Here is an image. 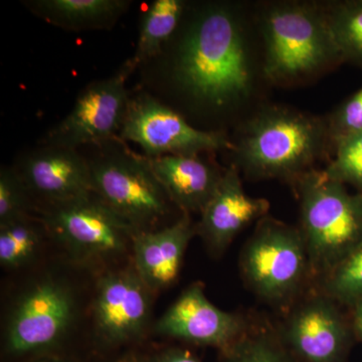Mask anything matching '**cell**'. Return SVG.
I'll return each instance as SVG.
<instances>
[{"mask_svg": "<svg viewBox=\"0 0 362 362\" xmlns=\"http://www.w3.org/2000/svg\"><path fill=\"white\" fill-rule=\"evenodd\" d=\"M324 13L341 59L362 68V0L332 4Z\"/></svg>", "mask_w": 362, "mask_h": 362, "instance_id": "cell-20", "label": "cell"}, {"mask_svg": "<svg viewBox=\"0 0 362 362\" xmlns=\"http://www.w3.org/2000/svg\"><path fill=\"white\" fill-rule=\"evenodd\" d=\"M226 350V362H295L282 339L267 331L246 332Z\"/></svg>", "mask_w": 362, "mask_h": 362, "instance_id": "cell-23", "label": "cell"}, {"mask_svg": "<svg viewBox=\"0 0 362 362\" xmlns=\"http://www.w3.org/2000/svg\"><path fill=\"white\" fill-rule=\"evenodd\" d=\"M138 362H202L187 351L178 347H169L157 351L151 356L143 357Z\"/></svg>", "mask_w": 362, "mask_h": 362, "instance_id": "cell-27", "label": "cell"}, {"mask_svg": "<svg viewBox=\"0 0 362 362\" xmlns=\"http://www.w3.org/2000/svg\"><path fill=\"white\" fill-rule=\"evenodd\" d=\"M28 362H74L69 361V359L63 358V357L49 356V354H45V356H35L33 357L32 361Z\"/></svg>", "mask_w": 362, "mask_h": 362, "instance_id": "cell-29", "label": "cell"}, {"mask_svg": "<svg viewBox=\"0 0 362 362\" xmlns=\"http://www.w3.org/2000/svg\"><path fill=\"white\" fill-rule=\"evenodd\" d=\"M185 4L181 0H156L143 14L134 56L129 61L137 68L157 56L180 23Z\"/></svg>", "mask_w": 362, "mask_h": 362, "instance_id": "cell-19", "label": "cell"}, {"mask_svg": "<svg viewBox=\"0 0 362 362\" xmlns=\"http://www.w3.org/2000/svg\"><path fill=\"white\" fill-rule=\"evenodd\" d=\"M42 243V233L30 216L0 226V265L21 268L35 259Z\"/></svg>", "mask_w": 362, "mask_h": 362, "instance_id": "cell-21", "label": "cell"}, {"mask_svg": "<svg viewBox=\"0 0 362 362\" xmlns=\"http://www.w3.org/2000/svg\"><path fill=\"white\" fill-rule=\"evenodd\" d=\"M324 294L352 308L362 300V243L323 276Z\"/></svg>", "mask_w": 362, "mask_h": 362, "instance_id": "cell-22", "label": "cell"}, {"mask_svg": "<svg viewBox=\"0 0 362 362\" xmlns=\"http://www.w3.org/2000/svg\"><path fill=\"white\" fill-rule=\"evenodd\" d=\"M134 70L127 61L115 75L88 86L71 113L47 132L42 143L76 150L82 145L103 146L116 139L129 103L126 81Z\"/></svg>", "mask_w": 362, "mask_h": 362, "instance_id": "cell-10", "label": "cell"}, {"mask_svg": "<svg viewBox=\"0 0 362 362\" xmlns=\"http://www.w3.org/2000/svg\"><path fill=\"white\" fill-rule=\"evenodd\" d=\"M332 298L321 293L307 298L288 315L283 343L302 362H343L354 328Z\"/></svg>", "mask_w": 362, "mask_h": 362, "instance_id": "cell-11", "label": "cell"}, {"mask_svg": "<svg viewBox=\"0 0 362 362\" xmlns=\"http://www.w3.org/2000/svg\"><path fill=\"white\" fill-rule=\"evenodd\" d=\"M30 192L16 169L0 171V226L28 216Z\"/></svg>", "mask_w": 362, "mask_h": 362, "instance_id": "cell-25", "label": "cell"}, {"mask_svg": "<svg viewBox=\"0 0 362 362\" xmlns=\"http://www.w3.org/2000/svg\"><path fill=\"white\" fill-rule=\"evenodd\" d=\"M264 73L273 82H290L341 59L325 13L315 6L279 4L264 18Z\"/></svg>", "mask_w": 362, "mask_h": 362, "instance_id": "cell-4", "label": "cell"}, {"mask_svg": "<svg viewBox=\"0 0 362 362\" xmlns=\"http://www.w3.org/2000/svg\"><path fill=\"white\" fill-rule=\"evenodd\" d=\"M247 329L242 316L211 303L199 283L188 286L154 325L162 337L223 349L232 346Z\"/></svg>", "mask_w": 362, "mask_h": 362, "instance_id": "cell-13", "label": "cell"}, {"mask_svg": "<svg viewBox=\"0 0 362 362\" xmlns=\"http://www.w3.org/2000/svg\"><path fill=\"white\" fill-rule=\"evenodd\" d=\"M18 171L30 194L51 204L93 192L89 162L75 149L45 145L26 156Z\"/></svg>", "mask_w": 362, "mask_h": 362, "instance_id": "cell-15", "label": "cell"}, {"mask_svg": "<svg viewBox=\"0 0 362 362\" xmlns=\"http://www.w3.org/2000/svg\"><path fill=\"white\" fill-rule=\"evenodd\" d=\"M352 328L362 342V300L352 307Z\"/></svg>", "mask_w": 362, "mask_h": 362, "instance_id": "cell-28", "label": "cell"}, {"mask_svg": "<svg viewBox=\"0 0 362 362\" xmlns=\"http://www.w3.org/2000/svg\"><path fill=\"white\" fill-rule=\"evenodd\" d=\"M153 294L134 267L103 274L93 304L98 337L109 345L141 338L148 327Z\"/></svg>", "mask_w": 362, "mask_h": 362, "instance_id": "cell-12", "label": "cell"}, {"mask_svg": "<svg viewBox=\"0 0 362 362\" xmlns=\"http://www.w3.org/2000/svg\"><path fill=\"white\" fill-rule=\"evenodd\" d=\"M310 272L325 276L362 243V194L311 169L296 181Z\"/></svg>", "mask_w": 362, "mask_h": 362, "instance_id": "cell-3", "label": "cell"}, {"mask_svg": "<svg viewBox=\"0 0 362 362\" xmlns=\"http://www.w3.org/2000/svg\"><path fill=\"white\" fill-rule=\"evenodd\" d=\"M149 160L168 199L185 214L204 211L223 175L199 156H164Z\"/></svg>", "mask_w": 362, "mask_h": 362, "instance_id": "cell-17", "label": "cell"}, {"mask_svg": "<svg viewBox=\"0 0 362 362\" xmlns=\"http://www.w3.org/2000/svg\"><path fill=\"white\" fill-rule=\"evenodd\" d=\"M119 135L122 141L139 145L148 158L233 148L225 133L195 129L180 114L146 94L129 99Z\"/></svg>", "mask_w": 362, "mask_h": 362, "instance_id": "cell-9", "label": "cell"}, {"mask_svg": "<svg viewBox=\"0 0 362 362\" xmlns=\"http://www.w3.org/2000/svg\"><path fill=\"white\" fill-rule=\"evenodd\" d=\"M30 4L54 25L76 30L106 25L128 6L122 0H39Z\"/></svg>", "mask_w": 362, "mask_h": 362, "instance_id": "cell-18", "label": "cell"}, {"mask_svg": "<svg viewBox=\"0 0 362 362\" xmlns=\"http://www.w3.org/2000/svg\"><path fill=\"white\" fill-rule=\"evenodd\" d=\"M175 73L192 97L213 106H226L249 94L246 44L230 11L211 7L194 21L181 42Z\"/></svg>", "mask_w": 362, "mask_h": 362, "instance_id": "cell-1", "label": "cell"}, {"mask_svg": "<svg viewBox=\"0 0 362 362\" xmlns=\"http://www.w3.org/2000/svg\"><path fill=\"white\" fill-rule=\"evenodd\" d=\"M327 137V125L320 119L271 107L247 123L233 149L238 164L250 175L296 181L311 170Z\"/></svg>", "mask_w": 362, "mask_h": 362, "instance_id": "cell-2", "label": "cell"}, {"mask_svg": "<svg viewBox=\"0 0 362 362\" xmlns=\"http://www.w3.org/2000/svg\"><path fill=\"white\" fill-rule=\"evenodd\" d=\"M195 233L197 226L188 214L161 230L136 233L131 250L133 267L152 292L160 291L175 282Z\"/></svg>", "mask_w": 362, "mask_h": 362, "instance_id": "cell-16", "label": "cell"}, {"mask_svg": "<svg viewBox=\"0 0 362 362\" xmlns=\"http://www.w3.org/2000/svg\"><path fill=\"white\" fill-rule=\"evenodd\" d=\"M328 133L333 142L362 131V87L343 102L330 117Z\"/></svg>", "mask_w": 362, "mask_h": 362, "instance_id": "cell-26", "label": "cell"}, {"mask_svg": "<svg viewBox=\"0 0 362 362\" xmlns=\"http://www.w3.org/2000/svg\"><path fill=\"white\" fill-rule=\"evenodd\" d=\"M88 162L93 192L138 232L152 230L168 214L170 199L148 157L121 147Z\"/></svg>", "mask_w": 362, "mask_h": 362, "instance_id": "cell-5", "label": "cell"}, {"mask_svg": "<svg viewBox=\"0 0 362 362\" xmlns=\"http://www.w3.org/2000/svg\"><path fill=\"white\" fill-rule=\"evenodd\" d=\"M240 268L257 296L272 304L286 303L310 272L301 232L274 218H261L240 252Z\"/></svg>", "mask_w": 362, "mask_h": 362, "instance_id": "cell-6", "label": "cell"}, {"mask_svg": "<svg viewBox=\"0 0 362 362\" xmlns=\"http://www.w3.org/2000/svg\"><path fill=\"white\" fill-rule=\"evenodd\" d=\"M42 223L71 258L84 264L120 258L132 250L138 233L94 192L51 204Z\"/></svg>", "mask_w": 362, "mask_h": 362, "instance_id": "cell-8", "label": "cell"}, {"mask_svg": "<svg viewBox=\"0 0 362 362\" xmlns=\"http://www.w3.org/2000/svg\"><path fill=\"white\" fill-rule=\"evenodd\" d=\"M337 156L324 173L331 180L356 188L362 194V131L335 143Z\"/></svg>", "mask_w": 362, "mask_h": 362, "instance_id": "cell-24", "label": "cell"}, {"mask_svg": "<svg viewBox=\"0 0 362 362\" xmlns=\"http://www.w3.org/2000/svg\"><path fill=\"white\" fill-rule=\"evenodd\" d=\"M270 204L247 194L237 166L223 171V178L211 201L202 211L197 233L214 255H221L252 221L265 218Z\"/></svg>", "mask_w": 362, "mask_h": 362, "instance_id": "cell-14", "label": "cell"}, {"mask_svg": "<svg viewBox=\"0 0 362 362\" xmlns=\"http://www.w3.org/2000/svg\"><path fill=\"white\" fill-rule=\"evenodd\" d=\"M76 312L75 294L65 281L54 277L35 281L8 312L4 350L13 357L45 356L68 337Z\"/></svg>", "mask_w": 362, "mask_h": 362, "instance_id": "cell-7", "label": "cell"}]
</instances>
